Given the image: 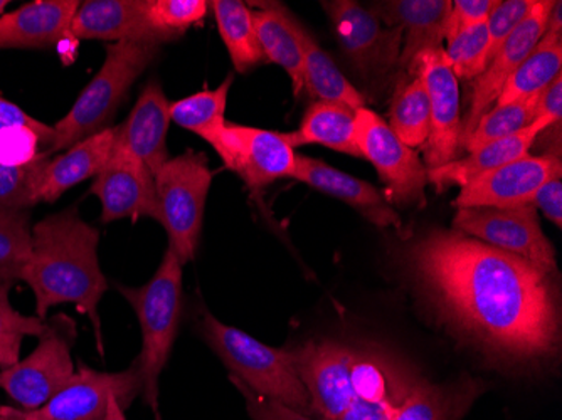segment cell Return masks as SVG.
<instances>
[{
    "instance_id": "1",
    "label": "cell",
    "mask_w": 562,
    "mask_h": 420,
    "mask_svg": "<svg viewBox=\"0 0 562 420\" xmlns=\"http://www.w3.org/2000/svg\"><path fill=\"white\" fill-rule=\"evenodd\" d=\"M409 264L441 315L488 352L527 362L558 349L551 274L532 262L435 229L412 246Z\"/></svg>"
},
{
    "instance_id": "2",
    "label": "cell",
    "mask_w": 562,
    "mask_h": 420,
    "mask_svg": "<svg viewBox=\"0 0 562 420\" xmlns=\"http://www.w3.org/2000/svg\"><path fill=\"white\" fill-rule=\"evenodd\" d=\"M100 232L81 219L78 208L50 214L33 226V252L22 281L36 299V317L47 320L50 308L76 306L94 325L100 338L98 306L109 281L98 259Z\"/></svg>"
},
{
    "instance_id": "3",
    "label": "cell",
    "mask_w": 562,
    "mask_h": 420,
    "mask_svg": "<svg viewBox=\"0 0 562 420\" xmlns=\"http://www.w3.org/2000/svg\"><path fill=\"white\" fill-rule=\"evenodd\" d=\"M105 53L100 71L85 87L66 116L53 126V144L46 151L49 157L110 128L135 81L159 56L160 44L123 41L109 44Z\"/></svg>"
},
{
    "instance_id": "4",
    "label": "cell",
    "mask_w": 562,
    "mask_h": 420,
    "mask_svg": "<svg viewBox=\"0 0 562 420\" xmlns=\"http://www.w3.org/2000/svg\"><path fill=\"white\" fill-rule=\"evenodd\" d=\"M202 337L229 371V378L252 394L312 416L311 397L296 374L292 350L265 345L238 328L224 325L211 313L201 321Z\"/></svg>"
},
{
    "instance_id": "5",
    "label": "cell",
    "mask_w": 562,
    "mask_h": 420,
    "mask_svg": "<svg viewBox=\"0 0 562 420\" xmlns=\"http://www.w3.org/2000/svg\"><path fill=\"white\" fill-rule=\"evenodd\" d=\"M119 293L134 308L142 330L137 359L144 378V400L159 412V381L172 353L182 313V262L172 249L164 252L159 270L140 287L119 286Z\"/></svg>"
},
{
    "instance_id": "6",
    "label": "cell",
    "mask_w": 562,
    "mask_h": 420,
    "mask_svg": "<svg viewBox=\"0 0 562 420\" xmlns=\"http://www.w3.org/2000/svg\"><path fill=\"white\" fill-rule=\"evenodd\" d=\"M154 177L159 224L169 236V248L184 266L195 258L201 241L213 170L206 155L188 150L167 160Z\"/></svg>"
},
{
    "instance_id": "7",
    "label": "cell",
    "mask_w": 562,
    "mask_h": 420,
    "mask_svg": "<svg viewBox=\"0 0 562 420\" xmlns=\"http://www.w3.org/2000/svg\"><path fill=\"white\" fill-rule=\"evenodd\" d=\"M27 359L0 371V388L25 412L46 406L75 375V321L56 317Z\"/></svg>"
},
{
    "instance_id": "8",
    "label": "cell",
    "mask_w": 562,
    "mask_h": 420,
    "mask_svg": "<svg viewBox=\"0 0 562 420\" xmlns=\"http://www.w3.org/2000/svg\"><path fill=\"white\" fill-rule=\"evenodd\" d=\"M453 230L508 254L519 256L548 274L555 273L554 248L542 232L538 208L533 204L457 208Z\"/></svg>"
},
{
    "instance_id": "9",
    "label": "cell",
    "mask_w": 562,
    "mask_h": 420,
    "mask_svg": "<svg viewBox=\"0 0 562 420\" xmlns=\"http://www.w3.org/2000/svg\"><path fill=\"white\" fill-rule=\"evenodd\" d=\"M357 147L386 183L391 201L401 207L425 205L428 169L413 148L397 138L391 126L369 109L356 112Z\"/></svg>"
},
{
    "instance_id": "10",
    "label": "cell",
    "mask_w": 562,
    "mask_h": 420,
    "mask_svg": "<svg viewBox=\"0 0 562 420\" xmlns=\"http://www.w3.org/2000/svg\"><path fill=\"white\" fill-rule=\"evenodd\" d=\"M206 141L224 167L251 191H261L280 179H292L296 154L283 134L226 122Z\"/></svg>"
},
{
    "instance_id": "11",
    "label": "cell",
    "mask_w": 562,
    "mask_h": 420,
    "mask_svg": "<svg viewBox=\"0 0 562 420\" xmlns=\"http://www.w3.org/2000/svg\"><path fill=\"white\" fill-rule=\"evenodd\" d=\"M144 394L137 360L123 372H98L80 362L71 381L46 406L25 412V420H105L110 404L128 409Z\"/></svg>"
},
{
    "instance_id": "12",
    "label": "cell",
    "mask_w": 562,
    "mask_h": 420,
    "mask_svg": "<svg viewBox=\"0 0 562 420\" xmlns=\"http://www.w3.org/2000/svg\"><path fill=\"white\" fill-rule=\"evenodd\" d=\"M350 65L368 80H378L400 66L403 31L382 24L372 9L350 0L322 2Z\"/></svg>"
},
{
    "instance_id": "13",
    "label": "cell",
    "mask_w": 562,
    "mask_h": 420,
    "mask_svg": "<svg viewBox=\"0 0 562 420\" xmlns=\"http://www.w3.org/2000/svg\"><path fill=\"white\" fill-rule=\"evenodd\" d=\"M412 75H419L429 100V137L426 141V169H437L458 159L462 147V109L460 87L451 71L443 47L426 50L409 68Z\"/></svg>"
},
{
    "instance_id": "14",
    "label": "cell",
    "mask_w": 562,
    "mask_h": 420,
    "mask_svg": "<svg viewBox=\"0 0 562 420\" xmlns=\"http://www.w3.org/2000/svg\"><path fill=\"white\" fill-rule=\"evenodd\" d=\"M552 4L554 2L551 0H536L519 27L502 44L497 55L492 58L487 68L483 69L482 75L476 76L473 80L469 98V112L462 122V135H460L462 147L479 120L485 113L491 112L492 106L497 103L510 76L517 71L524 59L532 53L533 47L538 46L539 41L544 36Z\"/></svg>"
},
{
    "instance_id": "15",
    "label": "cell",
    "mask_w": 562,
    "mask_h": 420,
    "mask_svg": "<svg viewBox=\"0 0 562 420\" xmlns=\"http://www.w3.org/2000/svg\"><path fill=\"white\" fill-rule=\"evenodd\" d=\"M91 194L101 204V223L150 217L159 223L156 177L132 151L113 145L109 162L94 177Z\"/></svg>"
},
{
    "instance_id": "16",
    "label": "cell",
    "mask_w": 562,
    "mask_h": 420,
    "mask_svg": "<svg viewBox=\"0 0 562 420\" xmlns=\"http://www.w3.org/2000/svg\"><path fill=\"white\" fill-rule=\"evenodd\" d=\"M561 157L526 155L516 162L483 173L463 185L453 207L507 208L532 204L533 195L546 182L561 179Z\"/></svg>"
},
{
    "instance_id": "17",
    "label": "cell",
    "mask_w": 562,
    "mask_h": 420,
    "mask_svg": "<svg viewBox=\"0 0 562 420\" xmlns=\"http://www.w3.org/2000/svg\"><path fill=\"white\" fill-rule=\"evenodd\" d=\"M292 353L296 374L311 397L312 417L339 419L357 399L349 375L352 347L337 341H308Z\"/></svg>"
},
{
    "instance_id": "18",
    "label": "cell",
    "mask_w": 562,
    "mask_h": 420,
    "mask_svg": "<svg viewBox=\"0 0 562 420\" xmlns=\"http://www.w3.org/2000/svg\"><path fill=\"white\" fill-rule=\"evenodd\" d=\"M170 122L169 98L159 81H148L128 118L115 126V145L132 151L156 175L170 159L167 148Z\"/></svg>"
},
{
    "instance_id": "19",
    "label": "cell",
    "mask_w": 562,
    "mask_h": 420,
    "mask_svg": "<svg viewBox=\"0 0 562 420\" xmlns=\"http://www.w3.org/2000/svg\"><path fill=\"white\" fill-rule=\"evenodd\" d=\"M292 179L305 183L315 191L340 198L350 207L359 211L374 226L403 229L401 217L397 216L393 205L374 185L356 179V177L347 175L322 160L296 154Z\"/></svg>"
},
{
    "instance_id": "20",
    "label": "cell",
    "mask_w": 562,
    "mask_h": 420,
    "mask_svg": "<svg viewBox=\"0 0 562 420\" xmlns=\"http://www.w3.org/2000/svg\"><path fill=\"white\" fill-rule=\"evenodd\" d=\"M382 24L403 31L401 68H412L426 50L441 49L451 11L450 0H391L372 5Z\"/></svg>"
},
{
    "instance_id": "21",
    "label": "cell",
    "mask_w": 562,
    "mask_h": 420,
    "mask_svg": "<svg viewBox=\"0 0 562 420\" xmlns=\"http://www.w3.org/2000/svg\"><path fill=\"white\" fill-rule=\"evenodd\" d=\"M78 0H36L0 15V49H46L69 37Z\"/></svg>"
},
{
    "instance_id": "22",
    "label": "cell",
    "mask_w": 562,
    "mask_h": 420,
    "mask_svg": "<svg viewBox=\"0 0 562 420\" xmlns=\"http://www.w3.org/2000/svg\"><path fill=\"white\" fill-rule=\"evenodd\" d=\"M69 37L109 41L110 44L123 41L160 44L148 25L145 0L81 2L69 25Z\"/></svg>"
},
{
    "instance_id": "23",
    "label": "cell",
    "mask_w": 562,
    "mask_h": 420,
    "mask_svg": "<svg viewBox=\"0 0 562 420\" xmlns=\"http://www.w3.org/2000/svg\"><path fill=\"white\" fill-rule=\"evenodd\" d=\"M552 125H558V123L548 118L533 120L529 126L520 129L519 134L513 135V137L483 145L479 150L470 151L465 159H457L447 166L428 169V182L432 183L440 194L454 185H460L462 189L476 177L501 169V167L516 162L529 155L536 144V138Z\"/></svg>"
},
{
    "instance_id": "24",
    "label": "cell",
    "mask_w": 562,
    "mask_h": 420,
    "mask_svg": "<svg viewBox=\"0 0 562 420\" xmlns=\"http://www.w3.org/2000/svg\"><path fill=\"white\" fill-rule=\"evenodd\" d=\"M350 385L357 399L393 412L415 388L419 378L406 366L379 350L353 349L350 353Z\"/></svg>"
},
{
    "instance_id": "25",
    "label": "cell",
    "mask_w": 562,
    "mask_h": 420,
    "mask_svg": "<svg viewBox=\"0 0 562 420\" xmlns=\"http://www.w3.org/2000/svg\"><path fill=\"white\" fill-rule=\"evenodd\" d=\"M115 145V126L103 129L100 134L72 145L65 154L50 157L44 170L41 185V202L58 201L66 191L75 188L83 180L94 179L109 162Z\"/></svg>"
},
{
    "instance_id": "26",
    "label": "cell",
    "mask_w": 562,
    "mask_h": 420,
    "mask_svg": "<svg viewBox=\"0 0 562 420\" xmlns=\"http://www.w3.org/2000/svg\"><path fill=\"white\" fill-rule=\"evenodd\" d=\"M251 15L265 59L285 69L293 94L299 97L303 91L302 24L281 4H265L251 11Z\"/></svg>"
},
{
    "instance_id": "27",
    "label": "cell",
    "mask_w": 562,
    "mask_h": 420,
    "mask_svg": "<svg viewBox=\"0 0 562 420\" xmlns=\"http://www.w3.org/2000/svg\"><path fill=\"white\" fill-rule=\"evenodd\" d=\"M283 135L293 148L324 145L350 157H361L357 147L356 110L347 104L317 101L306 110L300 128Z\"/></svg>"
},
{
    "instance_id": "28",
    "label": "cell",
    "mask_w": 562,
    "mask_h": 420,
    "mask_svg": "<svg viewBox=\"0 0 562 420\" xmlns=\"http://www.w3.org/2000/svg\"><path fill=\"white\" fill-rule=\"evenodd\" d=\"M303 49V88L327 103H342L352 110L366 109V98L350 84L330 56L308 31L300 30Z\"/></svg>"
},
{
    "instance_id": "29",
    "label": "cell",
    "mask_w": 562,
    "mask_h": 420,
    "mask_svg": "<svg viewBox=\"0 0 562 420\" xmlns=\"http://www.w3.org/2000/svg\"><path fill=\"white\" fill-rule=\"evenodd\" d=\"M562 34H544L538 46L524 59L522 65L510 76L495 106L527 100L542 93L561 76Z\"/></svg>"
},
{
    "instance_id": "30",
    "label": "cell",
    "mask_w": 562,
    "mask_h": 420,
    "mask_svg": "<svg viewBox=\"0 0 562 420\" xmlns=\"http://www.w3.org/2000/svg\"><path fill=\"white\" fill-rule=\"evenodd\" d=\"M210 5L236 71L248 72L261 65L265 61L263 50L248 4L239 0H214Z\"/></svg>"
},
{
    "instance_id": "31",
    "label": "cell",
    "mask_w": 562,
    "mask_h": 420,
    "mask_svg": "<svg viewBox=\"0 0 562 420\" xmlns=\"http://www.w3.org/2000/svg\"><path fill=\"white\" fill-rule=\"evenodd\" d=\"M429 100L419 75L412 80L401 78L391 103L390 126L404 145L409 148L423 147L428 141Z\"/></svg>"
},
{
    "instance_id": "32",
    "label": "cell",
    "mask_w": 562,
    "mask_h": 420,
    "mask_svg": "<svg viewBox=\"0 0 562 420\" xmlns=\"http://www.w3.org/2000/svg\"><path fill=\"white\" fill-rule=\"evenodd\" d=\"M33 252V226L27 208H0V284L22 281Z\"/></svg>"
},
{
    "instance_id": "33",
    "label": "cell",
    "mask_w": 562,
    "mask_h": 420,
    "mask_svg": "<svg viewBox=\"0 0 562 420\" xmlns=\"http://www.w3.org/2000/svg\"><path fill=\"white\" fill-rule=\"evenodd\" d=\"M233 75L213 91H201L192 97L170 103V120L181 128L189 129L192 134L199 135L202 140L217 132L221 126L226 125L227 94L232 90Z\"/></svg>"
},
{
    "instance_id": "34",
    "label": "cell",
    "mask_w": 562,
    "mask_h": 420,
    "mask_svg": "<svg viewBox=\"0 0 562 420\" xmlns=\"http://www.w3.org/2000/svg\"><path fill=\"white\" fill-rule=\"evenodd\" d=\"M539 94L527 98V100L504 104V106H494L491 112L485 113L463 144L465 150L470 154L491 141L519 134L520 129L526 128L536 120Z\"/></svg>"
},
{
    "instance_id": "35",
    "label": "cell",
    "mask_w": 562,
    "mask_h": 420,
    "mask_svg": "<svg viewBox=\"0 0 562 420\" xmlns=\"http://www.w3.org/2000/svg\"><path fill=\"white\" fill-rule=\"evenodd\" d=\"M210 2L204 0H145V14L151 33L160 44L182 36L204 21Z\"/></svg>"
},
{
    "instance_id": "36",
    "label": "cell",
    "mask_w": 562,
    "mask_h": 420,
    "mask_svg": "<svg viewBox=\"0 0 562 420\" xmlns=\"http://www.w3.org/2000/svg\"><path fill=\"white\" fill-rule=\"evenodd\" d=\"M12 284H0V371L15 365L21 360L22 341L25 337L41 338L49 321L37 317H25L11 305Z\"/></svg>"
},
{
    "instance_id": "37",
    "label": "cell",
    "mask_w": 562,
    "mask_h": 420,
    "mask_svg": "<svg viewBox=\"0 0 562 420\" xmlns=\"http://www.w3.org/2000/svg\"><path fill=\"white\" fill-rule=\"evenodd\" d=\"M462 396L419 381L406 399L391 413V420H457L463 410Z\"/></svg>"
},
{
    "instance_id": "38",
    "label": "cell",
    "mask_w": 562,
    "mask_h": 420,
    "mask_svg": "<svg viewBox=\"0 0 562 420\" xmlns=\"http://www.w3.org/2000/svg\"><path fill=\"white\" fill-rule=\"evenodd\" d=\"M443 50L457 80H475L488 65L487 22H480L458 33L447 41Z\"/></svg>"
},
{
    "instance_id": "39",
    "label": "cell",
    "mask_w": 562,
    "mask_h": 420,
    "mask_svg": "<svg viewBox=\"0 0 562 420\" xmlns=\"http://www.w3.org/2000/svg\"><path fill=\"white\" fill-rule=\"evenodd\" d=\"M49 155L43 154L30 166L5 167L0 163V208H31L40 204L44 170Z\"/></svg>"
},
{
    "instance_id": "40",
    "label": "cell",
    "mask_w": 562,
    "mask_h": 420,
    "mask_svg": "<svg viewBox=\"0 0 562 420\" xmlns=\"http://www.w3.org/2000/svg\"><path fill=\"white\" fill-rule=\"evenodd\" d=\"M50 147V140L31 126L18 125L0 129V163L24 167L40 159Z\"/></svg>"
},
{
    "instance_id": "41",
    "label": "cell",
    "mask_w": 562,
    "mask_h": 420,
    "mask_svg": "<svg viewBox=\"0 0 562 420\" xmlns=\"http://www.w3.org/2000/svg\"><path fill=\"white\" fill-rule=\"evenodd\" d=\"M536 0H507L498 2L487 19L488 31V63L492 61L502 44L519 27L527 18Z\"/></svg>"
},
{
    "instance_id": "42",
    "label": "cell",
    "mask_w": 562,
    "mask_h": 420,
    "mask_svg": "<svg viewBox=\"0 0 562 420\" xmlns=\"http://www.w3.org/2000/svg\"><path fill=\"white\" fill-rule=\"evenodd\" d=\"M498 0H457L451 2L450 15L445 27V41L451 39L463 30H469L480 22H487Z\"/></svg>"
},
{
    "instance_id": "43",
    "label": "cell",
    "mask_w": 562,
    "mask_h": 420,
    "mask_svg": "<svg viewBox=\"0 0 562 420\" xmlns=\"http://www.w3.org/2000/svg\"><path fill=\"white\" fill-rule=\"evenodd\" d=\"M232 382L235 384V387L238 388L243 399H245L246 409H248V413L251 416L252 420H324L295 412V410L289 409V407L283 406V404L263 399V397L252 394L251 390H248V388L239 384V382L233 381V378Z\"/></svg>"
},
{
    "instance_id": "44",
    "label": "cell",
    "mask_w": 562,
    "mask_h": 420,
    "mask_svg": "<svg viewBox=\"0 0 562 420\" xmlns=\"http://www.w3.org/2000/svg\"><path fill=\"white\" fill-rule=\"evenodd\" d=\"M533 207L541 208L542 214L555 226H562V182L552 179L546 182L532 198Z\"/></svg>"
},
{
    "instance_id": "45",
    "label": "cell",
    "mask_w": 562,
    "mask_h": 420,
    "mask_svg": "<svg viewBox=\"0 0 562 420\" xmlns=\"http://www.w3.org/2000/svg\"><path fill=\"white\" fill-rule=\"evenodd\" d=\"M18 125L31 126V128L37 129L44 137L49 138L50 144H53V126L33 118V116L27 115L24 110L19 109L18 104L5 100L4 97H0V129ZM47 150H49V148H47Z\"/></svg>"
},
{
    "instance_id": "46",
    "label": "cell",
    "mask_w": 562,
    "mask_h": 420,
    "mask_svg": "<svg viewBox=\"0 0 562 420\" xmlns=\"http://www.w3.org/2000/svg\"><path fill=\"white\" fill-rule=\"evenodd\" d=\"M548 118L561 123L562 118V75L558 76L541 94H539L536 120Z\"/></svg>"
},
{
    "instance_id": "47",
    "label": "cell",
    "mask_w": 562,
    "mask_h": 420,
    "mask_svg": "<svg viewBox=\"0 0 562 420\" xmlns=\"http://www.w3.org/2000/svg\"><path fill=\"white\" fill-rule=\"evenodd\" d=\"M390 410L356 399L337 420H391Z\"/></svg>"
},
{
    "instance_id": "48",
    "label": "cell",
    "mask_w": 562,
    "mask_h": 420,
    "mask_svg": "<svg viewBox=\"0 0 562 420\" xmlns=\"http://www.w3.org/2000/svg\"><path fill=\"white\" fill-rule=\"evenodd\" d=\"M544 34H562V4L559 0L552 4L551 12H549Z\"/></svg>"
},
{
    "instance_id": "49",
    "label": "cell",
    "mask_w": 562,
    "mask_h": 420,
    "mask_svg": "<svg viewBox=\"0 0 562 420\" xmlns=\"http://www.w3.org/2000/svg\"><path fill=\"white\" fill-rule=\"evenodd\" d=\"M0 420H25L24 410L14 407H0Z\"/></svg>"
},
{
    "instance_id": "50",
    "label": "cell",
    "mask_w": 562,
    "mask_h": 420,
    "mask_svg": "<svg viewBox=\"0 0 562 420\" xmlns=\"http://www.w3.org/2000/svg\"><path fill=\"white\" fill-rule=\"evenodd\" d=\"M105 420H126L125 409H123L122 404H120L119 400H113V402L110 404Z\"/></svg>"
},
{
    "instance_id": "51",
    "label": "cell",
    "mask_w": 562,
    "mask_h": 420,
    "mask_svg": "<svg viewBox=\"0 0 562 420\" xmlns=\"http://www.w3.org/2000/svg\"><path fill=\"white\" fill-rule=\"evenodd\" d=\"M9 4H11L9 0H0V15H4V11L8 9Z\"/></svg>"
},
{
    "instance_id": "52",
    "label": "cell",
    "mask_w": 562,
    "mask_h": 420,
    "mask_svg": "<svg viewBox=\"0 0 562 420\" xmlns=\"http://www.w3.org/2000/svg\"><path fill=\"white\" fill-rule=\"evenodd\" d=\"M156 417H157V420H162V419H160V413L159 412H156Z\"/></svg>"
}]
</instances>
